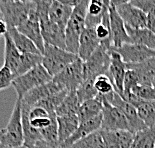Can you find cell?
<instances>
[{
    "mask_svg": "<svg viewBox=\"0 0 155 148\" xmlns=\"http://www.w3.org/2000/svg\"><path fill=\"white\" fill-rule=\"evenodd\" d=\"M88 3L89 0H80V2L73 7V11L66 25V50L71 53H78L79 39L85 29Z\"/></svg>",
    "mask_w": 155,
    "mask_h": 148,
    "instance_id": "obj_1",
    "label": "cell"
},
{
    "mask_svg": "<svg viewBox=\"0 0 155 148\" xmlns=\"http://www.w3.org/2000/svg\"><path fill=\"white\" fill-rule=\"evenodd\" d=\"M24 145V133L22 124V99L15 101L11 116L5 128L2 129V148H16Z\"/></svg>",
    "mask_w": 155,
    "mask_h": 148,
    "instance_id": "obj_2",
    "label": "cell"
},
{
    "mask_svg": "<svg viewBox=\"0 0 155 148\" xmlns=\"http://www.w3.org/2000/svg\"><path fill=\"white\" fill-rule=\"evenodd\" d=\"M42 65L52 77L56 76L59 72L66 68L69 64L78 58L77 54L71 53L66 49H62L55 46L45 44Z\"/></svg>",
    "mask_w": 155,
    "mask_h": 148,
    "instance_id": "obj_3",
    "label": "cell"
},
{
    "mask_svg": "<svg viewBox=\"0 0 155 148\" xmlns=\"http://www.w3.org/2000/svg\"><path fill=\"white\" fill-rule=\"evenodd\" d=\"M53 77L48 73L47 70L40 64L30 71L14 78L12 82V87L17 93L18 98H23V96L34 88L50 82Z\"/></svg>",
    "mask_w": 155,
    "mask_h": 148,
    "instance_id": "obj_4",
    "label": "cell"
},
{
    "mask_svg": "<svg viewBox=\"0 0 155 148\" xmlns=\"http://www.w3.org/2000/svg\"><path fill=\"white\" fill-rule=\"evenodd\" d=\"M33 5L34 0L29 3L10 1L0 3V11H1L2 18L6 22L8 28H18L25 21H27Z\"/></svg>",
    "mask_w": 155,
    "mask_h": 148,
    "instance_id": "obj_5",
    "label": "cell"
},
{
    "mask_svg": "<svg viewBox=\"0 0 155 148\" xmlns=\"http://www.w3.org/2000/svg\"><path fill=\"white\" fill-rule=\"evenodd\" d=\"M111 63L109 50L100 45L97 50L84 61L83 73L85 79L95 80L100 75H108Z\"/></svg>",
    "mask_w": 155,
    "mask_h": 148,
    "instance_id": "obj_6",
    "label": "cell"
},
{
    "mask_svg": "<svg viewBox=\"0 0 155 148\" xmlns=\"http://www.w3.org/2000/svg\"><path fill=\"white\" fill-rule=\"evenodd\" d=\"M83 65L84 61L78 57L74 62L69 64L66 68L54 76L52 80L63 90L68 92L76 91L84 81Z\"/></svg>",
    "mask_w": 155,
    "mask_h": 148,
    "instance_id": "obj_7",
    "label": "cell"
},
{
    "mask_svg": "<svg viewBox=\"0 0 155 148\" xmlns=\"http://www.w3.org/2000/svg\"><path fill=\"white\" fill-rule=\"evenodd\" d=\"M102 102V125L101 130L104 131H117L129 130L128 121L122 111L118 107L111 104L102 95H98Z\"/></svg>",
    "mask_w": 155,
    "mask_h": 148,
    "instance_id": "obj_8",
    "label": "cell"
},
{
    "mask_svg": "<svg viewBox=\"0 0 155 148\" xmlns=\"http://www.w3.org/2000/svg\"><path fill=\"white\" fill-rule=\"evenodd\" d=\"M102 96H104L111 104L118 107L122 111V113L124 114V116L126 117L128 121L129 130L132 133H136L138 131L147 128L146 125L143 123V121L140 119L136 107L133 104H131L130 102L123 99L116 91L112 92V93L108 95H102Z\"/></svg>",
    "mask_w": 155,
    "mask_h": 148,
    "instance_id": "obj_9",
    "label": "cell"
},
{
    "mask_svg": "<svg viewBox=\"0 0 155 148\" xmlns=\"http://www.w3.org/2000/svg\"><path fill=\"white\" fill-rule=\"evenodd\" d=\"M109 50H113L120 54L123 61L126 64H136L147 60L149 58L155 57V50L145 47L142 45L128 43L122 45L121 47H112Z\"/></svg>",
    "mask_w": 155,
    "mask_h": 148,
    "instance_id": "obj_10",
    "label": "cell"
},
{
    "mask_svg": "<svg viewBox=\"0 0 155 148\" xmlns=\"http://www.w3.org/2000/svg\"><path fill=\"white\" fill-rule=\"evenodd\" d=\"M18 31H20L25 36H27L28 38H30L32 41L34 42L35 45L37 46L39 50L41 51V53L43 54L45 43L42 37V32H41V25L40 20H39V16L37 13V8H36V3L34 0V5L33 8L30 12L29 18L27 21H25L22 25H20L17 28Z\"/></svg>",
    "mask_w": 155,
    "mask_h": 148,
    "instance_id": "obj_11",
    "label": "cell"
},
{
    "mask_svg": "<svg viewBox=\"0 0 155 148\" xmlns=\"http://www.w3.org/2000/svg\"><path fill=\"white\" fill-rule=\"evenodd\" d=\"M116 9L121 18L123 19L125 26L134 29L147 28V15L139 8L133 6L131 3H125V4L119 5L117 6Z\"/></svg>",
    "mask_w": 155,
    "mask_h": 148,
    "instance_id": "obj_12",
    "label": "cell"
},
{
    "mask_svg": "<svg viewBox=\"0 0 155 148\" xmlns=\"http://www.w3.org/2000/svg\"><path fill=\"white\" fill-rule=\"evenodd\" d=\"M109 19H110V30L112 36L113 47H121L122 45L131 43V39L126 30L123 19L118 13L115 6L110 5L109 7Z\"/></svg>",
    "mask_w": 155,
    "mask_h": 148,
    "instance_id": "obj_13",
    "label": "cell"
},
{
    "mask_svg": "<svg viewBox=\"0 0 155 148\" xmlns=\"http://www.w3.org/2000/svg\"><path fill=\"white\" fill-rule=\"evenodd\" d=\"M109 53L111 57V63L107 76L110 78V80L113 83L115 91L122 97V95H123L124 78L127 71L126 63L123 61L120 54H118L117 52L109 50Z\"/></svg>",
    "mask_w": 155,
    "mask_h": 148,
    "instance_id": "obj_14",
    "label": "cell"
},
{
    "mask_svg": "<svg viewBox=\"0 0 155 148\" xmlns=\"http://www.w3.org/2000/svg\"><path fill=\"white\" fill-rule=\"evenodd\" d=\"M41 32L44 43L55 46L62 49H66V36L65 28L61 27L50 20L42 23Z\"/></svg>",
    "mask_w": 155,
    "mask_h": 148,
    "instance_id": "obj_15",
    "label": "cell"
},
{
    "mask_svg": "<svg viewBox=\"0 0 155 148\" xmlns=\"http://www.w3.org/2000/svg\"><path fill=\"white\" fill-rule=\"evenodd\" d=\"M101 125H102V113L98 116L91 118L87 121L79 123V126L77 130L75 131L70 138L65 141L62 145L59 148H68L71 145H73L75 142L83 139V138L91 135L92 133H95L97 131L101 130Z\"/></svg>",
    "mask_w": 155,
    "mask_h": 148,
    "instance_id": "obj_16",
    "label": "cell"
},
{
    "mask_svg": "<svg viewBox=\"0 0 155 148\" xmlns=\"http://www.w3.org/2000/svg\"><path fill=\"white\" fill-rule=\"evenodd\" d=\"M100 46V40L97 37L95 28L85 27L79 39V48H78V57L83 61L87 59L97 50Z\"/></svg>",
    "mask_w": 155,
    "mask_h": 148,
    "instance_id": "obj_17",
    "label": "cell"
},
{
    "mask_svg": "<svg viewBox=\"0 0 155 148\" xmlns=\"http://www.w3.org/2000/svg\"><path fill=\"white\" fill-rule=\"evenodd\" d=\"M60 91H63V89L58 84H56L53 80H51L48 83L38 86L27 92L22 98V103L32 107L38 102H40L41 100L46 99L49 96H51V95L55 93H58Z\"/></svg>",
    "mask_w": 155,
    "mask_h": 148,
    "instance_id": "obj_18",
    "label": "cell"
},
{
    "mask_svg": "<svg viewBox=\"0 0 155 148\" xmlns=\"http://www.w3.org/2000/svg\"><path fill=\"white\" fill-rule=\"evenodd\" d=\"M105 148H131L134 133L128 130H100Z\"/></svg>",
    "mask_w": 155,
    "mask_h": 148,
    "instance_id": "obj_19",
    "label": "cell"
},
{
    "mask_svg": "<svg viewBox=\"0 0 155 148\" xmlns=\"http://www.w3.org/2000/svg\"><path fill=\"white\" fill-rule=\"evenodd\" d=\"M125 100L133 104L136 107L140 119L143 121V123L146 125L147 128L155 127V100H140L134 94H130Z\"/></svg>",
    "mask_w": 155,
    "mask_h": 148,
    "instance_id": "obj_20",
    "label": "cell"
},
{
    "mask_svg": "<svg viewBox=\"0 0 155 148\" xmlns=\"http://www.w3.org/2000/svg\"><path fill=\"white\" fill-rule=\"evenodd\" d=\"M4 66H6L12 72L13 76L15 78L18 76L19 69L21 66L22 53L15 46L14 42L12 41L8 33H6L4 36Z\"/></svg>",
    "mask_w": 155,
    "mask_h": 148,
    "instance_id": "obj_21",
    "label": "cell"
},
{
    "mask_svg": "<svg viewBox=\"0 0 155 148\" xmlns=\"http://www.w3.org/2000/svg\"><path fill=\"white\" fill-rule=\"evenodd\" d=\"M127 69L136 72L139 85H149L153 86L155 77V57L149 58L147 60L136 64H126Z\"/></svg>",
    "mask_w": 155,
    "mask_h": 148,
    "instance_id": "obj_22",
    "label": "cell"
},
{
    "mask_svg": "<svg viewBox=\"0 0 155 148\" xmlns=\"http://www.w3.org/2000/svg\"><path fill=\"white\" fill-rule=\"evenodd\" d=\"M78 115H66V116H57L58 124V142L59 147L70 138L79 126Z\"/></svg>",
    "mask_w": 155,
    "mask_h": 148,
    "instance_id": "obj_23",
    "label": "cell"
},
{
    "mask_svg": "<svg viewBox=\"0 0 155 148\" xmlns=\"http://www.w3.org/2000/svg\"><path fill=\"white\" fill-rule=\"evenodd\" d=\"M109 7L105 4L104 0H89L85 27L96 28L102 22L104 10Z\"/></svg>",
    "mask_w": 155,
    "mask_h": 148,
    "instance_id": "obj_24",
    "label": "cell"
},
{
    "mask_svg": "<svg viewBox=\"0 0 155 148\" xmlns=\"http://www.w3.org/2000/svg\"><path fill=\"white\" fill-rule=\"evenodd\" d=\"M8 35L10 36L12 41L14 42L15 46L21 53H34V54H42L35 43L25 36L20 31L17 30V28L10 27L8 28Z\"/></svg>",
    "mask_w": 155,
    "mask_h": 148,
    "instance_id": "obj_25",
    "label": "cell"
},
{
    "mask_svg": "<svg viewBox=\"0 0 155 148\" xmlns=\"http://www.w3.org/2000/svg\"><path fill=\"white\" fill-rule=\"evenodd\" d=\"M73 11V7L54 0L49 9V20L66 29V25Z\"/></svg>",
    "mask_w": 155,
    "mask_h": 148,
    "instance_id": "obj_26",
    "label": "cell"
},
{
    "mask_svg": "<svg viewBox=\"0 0 155 148\" xmlns=\"http://www.w3.org/2000/svg\"><path fill=\"white\" fill-rule=\"evenodd\" d=\"M126 30L131 39V43L142 45L155 50V34L148 28L134 29L126 26Z\"/></svg>",
    "mask_w": 155,
    "mask_h": 148,
    "instance_id": "obj_27",
    "label": "cell"
},
{
    "mask_svg": "<svg viewBox=\"0 0 155 148\" xmlns=\"http://www.w3.org/2000/svg\"><path fill=\"white\" fill-rule=\"evenodd\" d=\"M99 95V94H98ZM102 113V102L99 96L94 99L87 100L80 104L78 110V118L80 122H84Z\"/></svg>",
    "mask_w": 155,
    "mask_h": 148,
    "instance_id": "obj_28",
    "label": "cell"
},
{
    "mask_svg": "<svg viewBox=\"0 0 155 148\" xmlns=\"http://www.w3.org/2000/svg\"><path fill=\"white\" fill-rule=\"evenodd\" d=\"M80 102L78 100L76 91L68 92L66 97L62 101L56 109L57 116H66V115H78Z\"/></svg>",
    "mask_w": 155,
    "mask_h": 148,
    "instance_id": "obj_29",
    "label": "cell"
},
{
    "mask_svg": "<svg viewBox=\"0 0 155 148\" xmlns=\"http://www.w3.org/2000/svg\"><path fill=\"white\" fill-rule=\"evenodd\" d=\"M131 148H155V127L134 133Z\"/></svg>",
    "mask_w": 155,
    "mask_h": 148,
    "instance_id": "obj_30",
    "label": "cell"
},
{
    "mask_svg": "<svg viewBox=\"0 0 155 148\" xmlns=\"http://www.w3.org/2000/svg\"><path fill=\"white\" fill-rule=\"evenodd\" d=\"M94 81L95 80L93 79H85L80 86L78 87V89L76 90V94L80 104L87 100L94 99L98 96V92L95 88Z\"/></svg>",
    "mask_w": 155,
    "mask_h": 148,
    "instance_id": "obj_31",
    "label": "cell"
},
{
    "mask_svg": "<svg viewBox=\"0 0 155 148\" xmlns=\"http://www.w3.org/2000/svg\"><path fill=\"white\" fill-rule=\"evenodd\" d=\"M68 148H105V145L100 131H97L75 142L73 145Z\"/></svg>",
    "mask_w": 155,
    "mask_h": 148,
    "instance_id": "obj_32",
    "label": "cell"
},
{
    "mask_svg": "<svg viewBox=\"0 0 155 148\" xmlns=\"http://www.w3.org/2000/svg\"><path fill=\"white\" fill-rule=\"evenodd\" d=\"M138 85H139V79H138L136 72L134 70L127 69L126 74H125V78H124L123 95H122V98H123V99H126Z\"/></svg>",
    "mask_w": 155,
    "mask_h": 148,
    "instance_id": "obj_33",
    "label": "cell"
},
{
    "mask_svg": "<svg viewBox=\"0 0 155 148\" xmlns=\"http://www.w3.org/2000/svg\"><path fill=\"white\" fill-rule=\"evenodd\" d=\"M40 134L42 136V139L45 140L46 142L49 143L55 148H59L58 142V124L57 119L54 120L52 124L49 127L40 131Z\"/></svg>",
    "mask_w": 155,
    "mask_h": 148,
    "instance_id": "obj_34",
    "label": "cell"
},
{
    "mask_svg": "<svg viewBox=\"0 0 155 148\" xmlns=\"http://www.w3.org/2000/svg\"><path fill=\"white\" fill-rule=\"evenodd\" d=\"M95 88L100 95H108L115 91L114 85L107 75H100L94 81Z\"/></svg>",
    "mask_w": 155,
    "mask_h": 148,
    "instance_id": "obj_35",
    "label": "cell"
},
{
    "mask_svg": "<svg viewBox=\"0 0 155 148\" xmlns=\"http://www.w3.org/2000/svg\"><path fill=\"white\" fill-rule=\"evenodd\" d=\"M131 94H134L140 100L154 101L155 100V87L149 85H138L132 91Z\"/></svg>",
    "mask_w": 155,
    "mask_h": 148,
    "instance_id": "obj_36",
    "label": "cell"
},
{
    "mask_svg": "<svg viewBox=\"0 0 155 148\" xmlns=\"http://www.w3.org/2000/svg\"><path fill=\"white\" fill-rule=\"evenodd\" d=\"M147 15V18H155V0H133L130 2Z\"/></svg>",
    "mask_w": 155,
    "mask_h": 148,
    "instance_id": "obj_37",
    "label": "cell"
},
{
    "mask_svg": "<svg viewBox=\"0 0 155 148\" xmlns=\"http://www.w3.org/2000/svg\"><path fill=\"white\" fill-rule=\"evenodd\" d=\"M13 80H14V76H13L12 72L3 65L0 68V91L12 86Z\"/></svg>",
    "mask_w": 155,
    "mask_h": 148,
    "instance_id": "obj_38",
    "label": "cell"
},
{
    "mask_svg": "<svg viewBox=\"0 0 155 148\" xmlns=\"http://www.w3.org/2000/svg\"><path fill=\"white\" fill-rule=\"evenodd\" d=\"M8 32V26L6 22L3 20V18L0 17V37L1 36H5Z\"/></svg>",
    "mask_w": 155,
    "mask_h": 148,
    "instance_id": "obj_39",
    "label": "cell"
},
{
    "mask_svg": "<svg viewBox=\"0 0 155 148\" xmlns=\"http://www.w3.org/2000/svg\"><path fill=\"white\" fill-rule=\"evenodd\" d=\"M31 148H55V147H53L52 145H50V144L46 142L45 140L41 139V140H39L38 142H36Z\"/></svg>",
    "mask_w": 155,
    "mask_h": 148,
    "instance_id": "obj_40",
    "label": "cell"
},
{
    "mask_svg": "<svg viewBox=\"0 0 155 148\" xmlns=\"http://www.w3.org/2000/svg\"><path fill=\"white\" fill-rule=\"evenodd\" d=\"M56 1L62 3V4H65L67 6H70V7H75L79 2H80V0H56Z\"/></svg>",
    "mask_w": 155,
    "mask_h": 148,
    "instance_id": "obj_41",
    "label": "cell"
},
{
    "mask_svg": "<svg viewBox=\"0 0 155 148\" xmlns=\"http://www.w3.org/2000/svg\"><path fill=\"white\" fill-rule=\"evenodd\" d=\"M131 1H133V0H111L110 5L117 7V6H119V5L125 4V3H130Z\"/></svg>",
    "mask_w": 155,
    "mask_h": 148,
    "instance_id": "obj_42",
    "label": "cell"
},
{
    "mask_svg": "<svg viewBox=\"0 0 155 148\" xmlns=\"http://www.w3.org/2000/svg\"><path fill=\"white\" fill-rule=\"evenodd\" d=\"M147 28L155 34V18H148V25Z\"/></svg>",
    "mask_w": 155,
    "mask_h": 148,
    "instance_id": "obj_43",
    "label": "cell"
},
{
    "mask_svg": "<svg viewBox=\"0 0 155 148\" xmlns=\"http://www.w3.org/2000/svg\"><path fill=\"white\" fill-rule=\"evenodd\" d=\"M8 1L10 2H19V3H29L31 1H33V0H8ZM7 2V1H6Z\"/></svg>",
    "mask_w": 155,
    "mask_h": 148,
    "instance_id": "obj_44",
    "label": "cell"
},
{
    "mask_svg": "<svg viewBox=\"0 0 155 148\" xmlns=\"http://www.w3.org/2000/svg\"><path fill=\"white\" fill-rule=\"evenodd\" d=\"M1 137H2V129H0V148H2V146H1Z\"/></svg>",
    "mask_w": 155,
    "mask_h": 148,
    "instance_id": "obj_45",
    "label": "cell"
},
{
    "mask_svg": "<svg viewBox=\"0 0 155 148\" xmlns=\"http://www.w3.org/2000/svg\"><path fill=\"white\" fill-rule=\"evenodd\" d=\"M16 148H28V147L25 146V145H22V146H19V147H16Z\"/></svg>",
    "mask_w": 155,
    "mask_h": 148,
    "instance_id": "obj_46",
    "label": "cell"
},
{
    "mask_svg": "<svg viewBox=\"0 0 155 148\" xmlns=\"http://www.w3.org/2000/svg\"><path fill=\"white\" fill-rule=\"evenodd\" d=\"M153 86L155 87V77H154V81H153Z\"/></svg>",
    "mask_w": 155,
    "mask_h": 148,
    "instance_id": "obj_47",
    "label": "cell"
},
{
    "mask_svg": "<svg viewBox=\"0 0 155 148\" xmlns=\"http://www.w3.org/2000/svg\"><path fill=\"white\" fill-rule=\"evenodd\" d=\"M6 1H8V0H1V2H6Z\"/></svg>",
    "mask_w": 155,
    "mask_h": 148,
    "instance_id": "obj_48",
    "label": "cell"
}]
</instances>
